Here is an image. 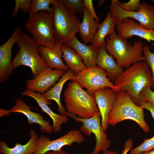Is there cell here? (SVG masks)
<instances>
[{
	"label": "cell",
	"mask_w": 154,
	"mask_h": 154,
	"mask_svg": "<svg viewBox=\"0 0 154 154\" xmlns=\"http://www.w3.org/2000/svg\"><path fill=\"white\" fill-rule=\"evenodd\" d=\"M151 88L149 86L144 88L139 94V99L141 102H148L154 106V92Z\"/></svg>",
	"instance_id": "cell-31"
},
{
	"label": "cell",
	"mask_w": 154,
	"mask_h": 154,
	"mask_svg": "<svg viewBox=\"0 0 154 154\" xmlns=\"http://www.w3.org/2000/svg\"><path fill=\"white\" fill-rule=\"evenodd\" d=\"M19 50L12 60L14 69L21 65L27 66L31 70L34 77L48 68L39 54V46L27 34L22 33L16 43Z\"/></svg>",
	"instance_id": "cell-5"
},
{
	"label": "cell",
	"mask_w": 154,
	"mask_h": 154,
	"mask_svg": "<svg viewBox=\"0 0 154 154\" xmlns=\"http://www.w3.org/2000/svg\"><path fill=\"white\" fill-rule=\"evenodd\" d=\"M29 133L30 138L24 145L17 143L13 147L10 148L4 141H0V153L3 154H32L36 150L38 137L36 132L32 129L30 130Z\"/></svg>",
	"instance_id": "cell-21"
},
{
	"label": "cell",
	"mask_w": 154,
	"mask_h": 154,
	"mask_svg": "<svg viewBox=\"0 0 154 154\" xmlns=\"http://www.w3.org/2000/svg\"><path fill=\"white\" fill-rule=\"evenodd\" d=\"M84 140L82 133L76 129H71L63 136L51 141L42 135L37 141L36 150L32 154H43L50 151H60L64 146H70L75 143H80Z\"/></svg>",
	"instance_id": "cell-11"
},
{
	"label": "cell",
	"mask_w": 154,
	"mask_h": 154,
	"mask_svg": "<svg viewBox=\"0 0 154 154\" xmlns=\"http://www.w3.org/2000/svg\"><path fill=\"white\" fill-rule=\"evenodd\" d=\"M58 0H33L32 1L31 8L29 14V19L30 18L39 12L46 11L50 13L53 11V8L50 7L51 4L54 5L57 4Z\"/></svg>",
	"instance_id": "cell-26"
},
{
	"label": "cell",
	"mask_w": 154,
	"mask_h": 154,
	"mask_svg": "<svg viewBox=\"0 0 154 154\" xmlns=\"http://www.w3.org/2000/svg\"><path fill=\"white\" fill-rule=\"evenodd\" d=\"M106 42L107 52L123 69L128 68L137 62L146 61L143 53V46L140 40L136 41L132 45L114 31L108 35Z\"/></svg>",
	"instance_id": "cell-3"
},
{
	"label": "cell",
	"mask_w": 154,
	"mask_h": 154,
	"mask_svg": "<svg viewBox=\"0 0 154 154\" xmlns=\"http://www.w3.org/2000/svg\"><path fill=\"white\" fill-rule=\"evenodd\" d=\"M114 84L119 90L127 92L134 103L140 106L139 94L146 87H152V75L148 64L141 61L133 64L124 70Z\"/></svg>",
	"instance_id": "cell-1"
},
{
	"label": "cell",
	"mask_w": 154,
	"mask_h": 154,
	"mask_svg": "<svg viewBox=\"0 0 154 154\" xmlns=\"http://www.w3.org/2000/svg\"><path fill=\"white\" fill-rule=\"evenodd\" d=\"M120 3L117 0H112L109 6L110 12L116 22L131 18L139 22L142 28L148 30H154V5L142 2L138 11L130 12L121 9L118 5Z\"/></svg>",
	"instance_id": "cell-8"
},
{
	"label": "cell",
	"mask_w": 154,
	"mask_h": 154,
	"mask_svg": "<svg viewBox=\"0 0 154 154\" xmlns=\"http://www.w3.org/2000/svg\"><path fill=\"white\" fill-rule=\"evenodd\" d=\"M31 0H15V5L11 17H15L17 15L18 11L21 9L22 12L25 13H29L31 8Z\"/></svg>",
	"instance_id": "cell-28"
},
{
	"label": "cell",
	"mask_w": 154,
	"mask_h": 154,
	"mask_svg": "<svg viewBox=\"0 0 154 154\" xmlns=\"http://www.w3.org/2000/svg\"><path fill=\"white\" fill-rule=\"evenodd\" d=\"M127 119L135 121L145 132L149 130L144 119V109L136 105L127 92L119 90L116 92V101L109 115L108 123L114 126Z\"/></svg>",
	"instance_id": "cell-4"
},
{
	"label": "cell",
	"mask_w": 154,
	"mask_h": 154,
	"mask_svg": "<svg viewBox=\"0 0 154 154\" xmlns=\"http://www.w3.org/2000/svg\"><path fill=\"white\" fill-rule=\"evenodd\" d=\"M62 43L56 41L52 48L39 46V54L48 67L66 71L68 68L63 62L61 50Z\"/></svg>",
	"instance_id": "cell-18"
},
{
	"label": "cell",
	"mask_w": 154,
	"mask_h": 154,
	"mask_svg": "<svg viewBox=\"0 0 154 154\" xmlns=\"http://www.w3.org/2000/svg\"><path fill=\"white\" fill-rule=\"evenodd\" d=\"M116 27L117 34L124 39L127 40L133 36H137L148 42L153 41V45L154 44V30H148L142 28L132 19L125 18L117 21Z\"/></svg>",
	"instance_id": "cell-14"
},
{
	"label": "cell",
	"mask_w": 154,
	"mask_h": 154,
	"mask_svg": "<svg viewBox=\"0 0 154 154\" xmlns=\"http://www.w3.org/2000/svg\"><path fill=\"white\" fill-rule=\"evenodd\" d=\"M21 94L22 96H29L33 98L42 111L50 116L53 121V132H59L61 130L62 125L68 121L67 116L56 114L52 112L48 106L51 104V102L46 100L42 94L27 89L23 91Z\"/></svg>",
	"instance_id": "cell-17"
},
{
	"label": "cell",
	"mask_w": 154,
	"mask_h": 154,
	"mask_svg": "<svg viewBox=\"0 0 154 154\" xmlns=\"http://www.w3.org/2000/svg\"><path fill=\"white\" fill-rule=\"evenodd\" d=\"M140 106L144 109H146L149 111L152 117L154 118V106L148 102H141Z\"/></svg>",
	"instance_id": "cell-34"
},
{
	"label": "cell",
	"mask_w": 154,
	"mask_h": 154,
	"mask_svg": "<svg viewBox=\"0 0 154 154\" xmlns=\"http://www.w3.org/2000/svg\"><path fill=\"white\" fill-rule=\"evenodd\" d=\"M61 50L62 57L66 66L70 70L74 72L75 75L87 68L81 57L73 49L66 43H62Z\"/></svg>",
	"instance_id": "cell-24"
},
{
	"label": "cell",
	"mask_w": 154,
	"mask_h": 154,
	"mask_svg": "<svg viewBox=\"0 0 154 154\" xmlns=\"http://www.w3.org/2000/svg\"><path fill=\"white\" fill-rule=\"evenodd\" d=\"M65 6L71 12L76 14L83 13L84 7L83 0H62Z\"/></svg>",
	"instance_id": "cell-27"
},
{
	"label": "cell",
	"mask_w": 154,
	"mask_h": 154,
	"mask_svg": "<svg viewBox=\"0 0 154 154\" xmlns=\"http://www.w3.org/2000/svg\"><path fill=\"white\" fill-rule=\"evenodd\" d=\"M66 116L72 118L76 122L82 123L80 130L81 133L87 136L92 133L94 134L96 144L93 151L90 154H98L101 151L104 152L108 150L110 145L111 141L102 126L100 113L88 118H81L67 112Z\"/></svg>",
	"instance_id": "cell-9"
},
{
	"label": "cell",
	"mask_w": 154,
	"mask_h": 154,
	"mask_svg": "<svg viewBox=\"0 0 154 154\" xmlns=\"http://www.w3.org/2000/svg\"><path fill=\"white\" fill-rule=\"evenodd\" d=\"M141 3L139 0H131L127 3H121L118 4L122 10L127 12H134L138 11Z\"/></svg>",
	"instance_id": "cell-32"
},
{
	"label": "cell",
	"mask_w": 154,
	"mask_h": 154,
	"mask_svg": "<svg viewBox=\"0 0 154 154\" xmlns=\"http://www.w3.org/2000/svg\"><path fill=\"white\" fill-rule=\"evenodd\" d=\"M43 154H69L65 151L62 150L56 151H50Z\"/></svg>",
	"instance_id": "cell-36"
},
{
	"label": "cell",
	"mask_w": 154,
	"mask_h": 154,
	"mask_svg": "<svg viewBox=\"0 0 154 154\" xmlns=\"http://www.w3.org/2000/svg\"><path fill=\"white\" fill-rule=\"evenodd\" d=\"M66 44L78 54L87 68L96 66V60L99 48L81 43L76 36Z\"/></svg>",
	"instance_id": "cell-20"
},
{
	"label": "cell",
	"mask_w": 154,
	"mask_h": 154,
	"mask_svg": "<svg viewBox=\"0 0 154 154\" xmlns=\"http://www.w3.org/2000/svg\"><path fill=\"white\" fill-rule=\"evenodd\" d=\"M84 5L86 8L91 17L97 22L100 21V19L98 17L95 11L92 0H84Z\"/></svg>",
	"instance_id": "cell-33"
},
{
	"label": "cell",
	"mask_w": 154,
	"mask_h": 154,
	"mask_svg": "<svg viewBox=\"0 0 154 154\" xmlns=\"http://www.w3.org/2000/svg\"><path fill=\"white\" fill-rule=\"evenodd\" d=\"M133 145V143L132 139H129L126 141L121 154H127L128 152L132 148Z\"/></svg>",
	"instance_id": "cell-35"
},
{
	"label": "cell",
	"mask_w": 154,
	"mask_h": 154,
	"mask_svg": "<svg viewBox=\"0 0 154 154\" xmlns=\"http://www.w3.org/2000/svg\"><path fill=\"white\" fill-rule=\"evenodd\" d=\"M143 53L146 62L151 68L152 78V88L154 90V52H151L149 46L146 45L143 46Z\"/></svg>",
	"instance_id": "cell-30"
},
{
	"label": "cell",
	"mask_w": 154,
	"mask_h": 154,
	"mask_svg": "<svg viewBox=\"0 0 154 154\" xmlns=\"http://www.w3.org/2000/svg\"><path fill=\"white\" fill-rule=\"evenodd\" d=\"M24 25L39 46L52 48L55 44L53 13L45 11L39 12L29 19Z\"/></svg>",
	"instance_id": "cell-6"
},
{
	"label": "cell",
	"mask_w": 154,
	"mask_h": 154,
	"mask_svg": "<svg viewBox=\"0 0 154 154\" xmlns=\"http://www.w3.org/2000/svg\"><path fill=\"white\" fill-rule=\"evenodd\" d=\"M99 25V23L91 17L85 7L82 21L79 25L78 29V33L85 44L87 45L91 42L97 32Z\"/></svg>",
	"instance_id": "cell-25"
},
{
	"label": "cell",
	"mask_w": 154,
	"mask_h": 154,
	"mask_svg": "<svg viewBox=\"0 0 154 154\" xmlns=\"http://www.w3.org/2000/svg\"><path fill=\"white\" fill-rule=\"evenodd\" d=\"M116 92L111 88L105 87L92 93L99 110L102 125L105 131L109 127L108 117L115 102Z\"/></svg>",
	"instance_id": "cell-15"
},
{
	"label": "cell",
	"mask_w": 154,
	"mask_h": 154,
	"mask_svg": "<svg viewBox=\"0 0 154 154\" xmlns=\"http://www.w3.org/2000/svg\"><path fill=\"white\" fill-rule=\"evenodd\" d=\"M31 107L27 104L20 98H17L15 101V104L10 110L11 113H21L27 117L28 124H38L40 129L44 133L51 134L53 132V127L50 124V121L44 119L43 117L40 114L33 112Z\"/></svg>",
	"instance_id": "cell-16"
},
{
	"label": "cell",
	"mask_w": 154,
	"mask_h": 154,
	"mask_svg": "<svg viewBox=\"0 0 154 154\" xmlns=\"http://www.w3.org/2000/svg\"><path fill=\"white\" fill-rule=\"evenodd\" d=\"M64 71L48 67L25 83L27 89L42 94L52 88L64 74Z\"/></svg>",
	"instance_id": "cell-12"
},
{
	"label": "cell",
	"mask_w": 154,
	"mask_h": 154,
	"mask_svg": "<svg viewBox=\"0 0 154 154\" xmlns=\"http://www.w3.org/2000/svg\"><path fill=\"white\" fill-rule=\"evenodd\" d=\"M76 82L82 88H84L89 92L109 87L117 92L119 90L108 78L106 72L96 66L87 68L74 76L71 80Z\"/></svg>",
	"instance_id": "cell-10"
},
{
	"label": "cell",
	"mask_w": 154,
	"mask_h": 154,
	"mask_svg": "<svg viewBox=\"0 0 154 154\" xmlns=\"http://www.w3.org/2000/svg\"><path fill=\"white\" fill-rule=\"evenodd\" d=\"M10 113V110L0 109V117H2L4 115L8 116Z\"/></svg>",
	"instance_id": "cell-37"
},
{
	"label": "cell",
	"mask_w": 154,
	"mask_h": 154,
	"mask_svg": "<svg viewBox=\"0 0 154 154\" xmlns=\"http://www.w3.org/2000/svg\"><path fill=\"white\" fill-rule=\"evenodd\" d=\"M53 5V22L56 41L66 43L78 33L80 20L70 11L62 0Z\"/></svg>",
	"instance_id": "cell-7"
},
{
	"label": "cell",
	"mask_w": 154,
	"mask_h": 154,
	"mask_svg": "<svg viewBox=\"0 0 154 154\" xmlns=\"http://www.w3.org/2000/svg\"><path fill=\"white\" fill-rule=\"evenodd\" d=\"M22 28L15 29L9 39L0 46V83L7 80L14 70L12 61L13 46L19 39Z\"/></svg>",
	"instance_id": "cell-13"
},
{
	"label": "cell",
	"mask_w": 154,
	"mask_h": 154,
	"mask_svg": "<svg viewBox=\"0 0 154 154\" xmlns=\"http://www.w3.org/2000/svg\"><path fill=\"white\" fill-rule=\"evenodd\" d=\"M116 22L111 13L108 12L105 20L99 24L97 31L90 42L92 46L99 48L105 46L106 37L113 33L115 31Z\"/></svg>",
	"instance_id": "cell-23"
},
{
	"label": "cell",
	"mask_w": 154,
	"mask_h": 154,
	"mask_svg": "<svg viewBox=\"0 0 154 154\" xmlns=\"http://www.w3.org/2000/svg\"><path fill=\"white\" fill-rule=\"evenodd\" d=\"M140 154H154V149L150 151L143 152Z\"/></svg>",
	"instance_id": "cell-39"
},
{
	"label": "cell",
	"mask_w": 154,
	"mask_h": 154,
	"mask_svg": "<svg viewBox=\"0 0 154 154\" xmlns=\"http://www.w3.org/2000/svg\"><path fill=\"white\" fill-rule=\"evenodd\" d=\"M113 58L108 53L105 46L99 48L96 64L106 72L108 78L112 82L114 81L124 71Z\"/></svg>",
	"instance_id": "cell-19"
},
{
	"label": "cell",
	"mask_w": 154,
	"mask_h": 154,
	"mask_svg": "<svg viewBox=\"0 0 154 154\" xmlns=\"http://www.w3.org/2000/svg\"><path fill=\"white\" fill-rule=\"evenodd\" d=\"M75 74L72 71L68 70L64 73L58 82L50 89L44 93L42 94L47 101L52 100L55 101L58 106V111L59 114L66 116V111L62 106L60 101L61 92L65 83L69 80H72Z\"/></svg>",
	"instance_id": "cell-22"
},
{
	"label": "cell",
	"mask_w": 154,
	"mask_h": 154,
	"mask_svg": "<svg viewBox=\"0 0 154 154\" xmlns=\"http://www.w3.org/2000/svg\"><path fill=\"white\" fill-rule=\"evenodd\" d=\"M103 154H118V153L114 151L107 150L103 152Z\"/></svg>",
	"instance_id": "cell-38"
},
{
	"label": "cell",
	"mask_w": 154,
	"mask_h": 154,
	"mask_svg": "<svg viewBox=\"0 0 154 154\" xmlns=\"http://www.w3.org/2000/svg\"><path fill=\"white\" fill-rule=\"evenodd\" d=\"M64 96L65 109L73 116L88 118L100 113L93 94L83 89L75 81L68 83Z\"/></svg>",
	"instance_id": "cell-2"
},
{
	"label": "cell",
	"mask_w": 154,
	"mask_h": 154,
	"mask_svg": "<svg viewBox=\"0 0 154 154\" xmlns=\"http://www.w3.org/2000/svg\"><path fill=\"white\" fill-rule=\"evenodd\" d=\"M104 1V0H100V1H99L98 4H99V5H102V4L103 3V2Z\"/></svg>",
	"instance_id": "cell-40"
},
{
	"label": "cell",
	"mask_w": 154,
	"mask_h": 154,
	"mask_svg": "<svg viewBox=\"0 0 154 154\" xmlns=\"http://www.w3.org/2000/svg\"><path fill=\"white\" fill-rule=\"evenodd\" d=\"M151 1L154 4V0H151Z\"/></svg>",
	"instance_id": "cell-41"
},
{
	"label": "cell",
	"mask_w": 154,
	"mask_h": 154,
	"mask_svg": "<svg viewBox=\"0 0 154 154\" xmlns=\"http://www.w3.org/2000/svg\"><path fill=\"white\" fill-rule=\"evenodd\" d=\"M154 149V134L152 137L145 139L140 145L132 149L130 154H140Z\"/></svg>",
	"instance_id": "cell-29"
}]
</instances>
